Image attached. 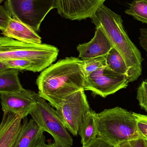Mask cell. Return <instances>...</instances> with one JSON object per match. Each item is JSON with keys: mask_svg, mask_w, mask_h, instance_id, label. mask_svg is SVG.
Masks as SVG:
<instances>
[{"mask_svg": "<svg viewBox=\"0 0 147 147\" xmlns=\"http://www.w3.org/2000/svg\"><path fill=\"white\" fill-rule=\"evenodd\" d=\"M82 59L70 57L59 60L42 71L36 80L39 96L57 109L69 96L84 90Z\"/></svg>", "mask_w": 147, "mask_h": 147, "instance_id": "cell-1", "label": "cell"}, {"mask_svg": "<svg viewBox=\"0 0 147 147\" xmlns=\"http://www.w3.org/2000/svg\"><path fill=\"white\" fill-rule=\"evenodd\" d=\"M91 19L96 27L102 29L113 47L123 58L128 69L129 82L137 80L142 73L143 59L127 34L121 16L103 4Z\"/></svg>", "mask_w": 147, "mask_h": 147, "instance_id": "cell-2", "label": "cell"}, {"mask_svg": "<svg viewBox=\"0 0 147 147\" xmlns=\"http://www.w3.org/2000/svg\"><path fill=\"white\" fill-rule=\"evenodd\" d=\"M97 137L113 145L140 138L133 112L121 107L106 109L96 113Z\"/></svg>", "mask_w": 147, "mask_h": 147, "instance_id": "cell-3", "label": "cell"}, {"mask_svg": "<svg viewBox=\"0 0 147 147\" xmlns=\"http://www.w3.org/2000/svg\"><path fill=\"white\" fill-rule=\"evenodd\" d=\"M59 50L45 44H31L0 36V61L27 59L36 62L46 69L55 62Z\"/></svg>", "mask_w": 147, "mask_h": 147, "instance_id": "cell-4", "label": "cell"}, {"mask_svg": "<svg viewBox=\"0 0 147 147\" xmlns=\"http://www.w3.org/2000/svg\"><path fill=\"white\" fill-rule=\"evenodd\" d=\"M5 7L12 18L37 32L47 15L57 8V0H6Z\"/></svg>", "mask_w": 147, "mask_h": 147, "instance_id": "cell-5", "label": "cell"}, {"mask_svg": "<svg viewBox=\"0 0 147 147\" xmlns=\"http://www.w3.org/2000/svg\"><path fill=\"white\" fill-rule=\"evenodd\" d=\"M32 119L44 132L49 133L59 147H72L73 140L56 110L39 96L37 105L30 114Z\"/></svg>", "mask_w": 147, "mask_h": 147, "instance_id": "cell-6", "label": "cell"}, {"mask_svg": "<svg viewBox=\"0 0 147 147\" xmlns=\"http://www.w3.org/2000/svg\"><path fill=\"white\" fill-rule=\"evenodd\" d=\"M84 91L81 90L69 96L56 109L61 121L74 136H78L81 124L92 110Z\"/></svg>", "mask_w": 147, "mask_h": 147, "instance_id": "cell-7", "label": "cell"}, {"mask_svg": "<svg viewBox=\"0 0 147 147\" xmlns=\"http://www.w3.org/2000/svg\"><path fill=\"white\" fill-rule=\"evenodd\" d=\"M129 83L127 76L115 73L105 66L86 76L84 90L105 98L127 88Z\"/></svg>", "mask_w": 147, "mask_h": 147, "instance_id": "cell-8", "label": "cell"}, {"mask_svg": "<svg viewBox=\"0 0 147 147\" xmlns=\"http://www.w3.org/2000/svg\"><path fill=\"white\" fill-rule=\"evenodd\" d=\"M39 96L35 92L24 88L15 93H1L2 110L3 113L10 112L24 119L35 108Z\"/></svg>", "mask_w": 147, "mask_h": 147, "instance_id": "cell-9", "label": "cell"}, {"mask_svg": "<svg viewBox=\"0 0 147 147\" xmlns=\"http://www.w3.org/2000/svg\"><path fill=\"white\" fill-rule=\"evenodd\" d=\"M106 0H57L58 13L71 20L91 18Z\"/></svg>", "mask_w": 147, "mask_h": 147, "instance_id": "cell-10", "label": "cell"}, {"mask_svg": "<svg viewBox=\"0 0 147 147\" xmlns=\"http://www.w3.org/2000/svg\"><path fill=\"white\" fill-rule=\"evenodd\" d=\"M11 147H42L45 143L44 132L32 119L24 118Z\"/></svg>", "mask_w": 147, "mask_h": 147, "instance_id": "cell-11", "label": "cell"}, {"mask_svg": "<svg viewBox=\"0 0 147 147\" xmlns=\"http://www.w3.org/2000/svg\"><path fill=\"white\" fill-rule=\"evenodd\" d=\"M113 47L102 29L98 26L93 38L89 42L79 45L77 50L80 58L83 60L105 56Z\"/></svg>", "mask_w": 147, "mask_h": 147, "instance_id": "cell-12", "label": "cell"}, {"mask_svg": "<svg viewBox=\"0 0 147 147\" xmlns=\"http://www.w3.org/2000/svg\"><path fill=\"white\" fill-rule=\"evenodd\" d=\"M2 34L3 36L31 44H40L41 38L37 32L26 24L12 18Z\"/></svg>", "mask_w": 147, "mask_h": 147, "instance_id": "cell-13", "label": "cell"}, {"mask_svg": "<svg viewBox=\"0 0 147 147\" xmlns=\"http://www.w3.org/2000/svg\"><path fill=\"white\" fill-rule=\"evenodd\" d=\"M22 119L10 112L3 113L0 124V147H11L19 134Z\"/></svg>", "mask_w": 147, "mask_h": 147, "instance_id": "cell-14", "label": "cell"}, {"mask_svg": "<svg viewBox=\"0 0 147 147\" xmlns=\"http://www.w3.org/2000/svg\"><path fill=\"white\" fill-rule=\"evenodd\" d=\"M18 70L9 69L0 72V94L19 92L23 89Z\"/></svg>", "mask_w": 147, "mask_h": 147, "instance_id": "cell-15", "label": "cell"}, {"mask_svg": "<svg viewBox=\"0 0 147 147\" xmlns=\"http://www.w3.org/2000/svg\"><path fill=\"white\" fill-rule=\"evenodd\" d=\"M96 112L92 109L80 128L78 134L81 137L82 146H85L97 137L98 129L96 121Z\"/></svg>", "mask_w": 147, "mask_h": 147, "instance_id": "cell-16", "label": "cell"}, {"mask_svg": "<svg viewBox=\"0 0 147 147\" xmlns=\"http://www.w3.org/2000/svg\"><path fill=\"white\" fill-rule=\"evenodd\" d=\"M105 57L107 68L115 73L125 75L128 77L127 66L123 58L116 49L112 47Z\"/></svg>", "mask_w": 147, "mask_h": 147, "instance_id": "cell-17", "label": "cell"}, {"mask_svg": "<svg viewBox=\"0 0 147 147\" xmlns=\"http://www.w3.org/2000/svg\"><path fill=\"white\" fill-rule=\"evenodd\" d=\"M126 14L147 25V0H134L124 11Z\"/></svg>", "mask_w": 147, "mask_h": 147, "instance_id": "cell-18", "label": "cell"}, {"mask_svg": "<svg viewBox=\"0 0 147 147\" xmlns=\"http://www.w3.org/2000/svg\"><path fill=\"white\" fill-rule=\"evenodd\" d=\"M8 69L27 71L34 72H40L46 69L40 64L27 59H17L3 61Z\"/></svg>", "mask_w": 147, "mask_h": 147, "instance_id": "cell-19", "label": "cell"}, {"mask_svg": "<svg viewBox=\"0 0 147 147\" xmlns=\"http://www.w3.org/2000/svg\"><path fill=\"white\" fill-rule=\"evenodd\" d=\"M83 70L86 76L106 66L105 56L83 59Z\"/></svg>", "mask_w": 147, "mask_h": 147, "instance_id": "cell-20", "label": "cell"}, {"mask_svg": "<svg viewBox=\"0 0 147 147\" xmlns=\"http://www.w3.org/2000/svg\"><path fill=\"white\" fill-rule=\"evenodd\" d=\"M136 120L137 132L140 138L147 141V115L133 112Z\"/></svg>", "mask_w": 147, "mask_h": 147, "instance_id": "cell-21", "label": "cell"}, {"mask_svg": "<svg viewBox=\"0 0 147 147\" xmlns=\"http://www.w3.org/2000/svg\"><path fill=\"white\" fill-rule=\"evenodd\" d=\"M136 98L141 108L147 112V80H143L138 87Z\"/></svg>", "mask_w": 147, "mask_h": 147, "instance_id": "cell-22", "label": "cell"}, {"mask_svg": "<svg viewBox=\"0 0 147 147\" xmlns=\"http://www.w3.org/2000/svg\"><path fill=\"white\" fill-rule=\"evenodd\" d=\"M12 18L7 9L0 5V30L3 32L6 29L10 19Z\"/></svg>", "mask_w": 147, "mask_h": 147, "instance_id": "cell-23", "label": "cell"}, {"mask_svg": "<svg viewBox=\"0 0 147 147\" xmlns=\"http://www.w3.org/2000/svg\"><path fill=\"white\" fill-rule=\"evenodd\" d=\"M116 147H147V141L140 138L120 143Z\"/></svg>", "mask_w": 147, "mask_h": 147, "instance_id": "cell-24", "label": "cell"}, {"mask_svg": "<svg viewBox=\"0 0 147 147\" xmlns=\"http://www.w3.org/2000/svg\"><path fill=\"white\" fill-rule=\"evenodd\" d=\"M82 147H116L103 139L97 137L85 146Z\"/></svg>", "mask_w": 147, "mask_h": 147, "instance_id": "cell-25", "label": "cell"}, {"mask_svg": "<svg viewBox=\"0 0 147 147\" xmlns=\"http://www.w3.org/2000/svg\"><path fill=\"white\" fill-rule=\"evenodd\" d=\"M139 40L140 45L146 51L147 56V28L140 29Z\"/></svg>", "mask_w": 147, "mask_h": 147, "instance_id": "cell-26", "label": "cell"}, {"mask_svg": "<svg viewBox=\"0 0 147 147\" xmlns=\"http://www.w3.org/2000/svg\"><path fill=\"white\" fill-rule=\"evenodd\" d=\"M7 65L4 63V62L3 61H0V72L5 70L7 69Z\"/></svg>", "mask_w": 147, "mask_h": 147, "instance_id": "cell-27", "label": "cell"}, {"mask_svg": "<svg viewBox=\"0 0 147 147\" xmlns=\"http://www.w3.org/2000/svg\"><path fill=\"white\" fill-rule=\"evenodd\" d=\"M42 147H59L54 143H52L51 142H49L48 144H46L45 143Z\"/></svg>", "mask_w": 147, "mask_h": 147, "instance_id": "cell-28", "label": "cell"}, {"mask_svg": "<svg viewBox=\"0 0 147 147\" xmlns=\"http://www.w3.org/2000/svg\"><path fill=\"white\" fill-rule=\"evenodd\" d=\"M4 1V0H0V4H1V3L3 1Z\"/></svg>", "mask_w": 147, "mask_h": 147, "instance_id": "cell-29", "label": "cell"}]
</instances>
